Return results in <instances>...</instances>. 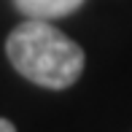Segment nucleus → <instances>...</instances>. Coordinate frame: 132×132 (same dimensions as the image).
<instances>
[{
  "mask_svg": "<svg viewBox=\"0 0 132 132\" xmlns=\"http://www.w3.org/2000/svg\"><path fill=\"white\" fill-rule=\"evenodd\" d=\"M11 65L27 81L46 89H68L84 70V49L46 19L27 16L5 40Z\"/></svg>",
  "mask_w": 132,
  "mask_h": 132,
  "instance_id": "obj_1",
  "label": "nucleus"
},
{
  "mask_svg": "<svg viewBox=\"0 0 132 132\" xmlns=\"http://www.w3.org/2000/svg\"><path fill=\"white\" fill-rule=\"evenodd\" d=\"M16 8L32 19H59L81 8L84 0H14Z\"/></svg>",
  "mask_w": 132,
  "mask_h": 132,
  "instance_id": "obj_2",
  "label": "nucleus"
},
{
  "mask_svg": "<svg viewBox=\"0 0 132 132\" xmlns=\"http://www.w3.org/2000/svg\"><path fill=\"white\" fill-rule=\"evenodd\" d=\"M0 132H16V129H14V124L8 119H0Z\"/></svg>",
  "mask_w": 132,
  "mask_h": 132,
  "instance_id": "obj_3",
  "label": "nucleus"
}]
</instances>
